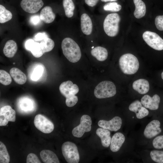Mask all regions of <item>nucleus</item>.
Listing matches in <instances>:
<instances>
[{"label":"nucleus","instance_id":"obj_31","mask_svg":"<svg viewBox=\"0 0 163 163\" xmlns=\"http://www.w3.org/2000/svg\"><path fill=\"white\" fill-rule=\"evenodd\" d=\"M12 17L11 13L4 6L0 5V23H4L11 20Z\"/></svg>","mask_w":163,"mask_h":163},{"label":"nucleus","instance_id":"obj_45","mask_svg":"<svg viewBox=\"0 0 163 163\" xmlns=\"http://www.w3.org/2000/svg\"><path fill=\"white\" fill-rule=\"evenodd\" d=\"M94 48V46H92V47H91V48L92 49H93Z\"/></svg>","mask_w":163,"mask_h":163},{"label":"nucleus","instance_id":"obj_13","mask_svg":"<svg viewBox=\"0 0 163 163\" xmlns=\"http://www.w3.org/2000/svg\"><path fill=\"white\" fill-rule=\"evenodd\" d=\"M36 107L34 101L28 97H21L18 101V111L22 114H27L33 112L35 110Z\"/></svg>","mask_w":163,"mask_h":163},{"label":"nucleus","instance_id":"obj_8","mask_svg":"<svg viewBox=\"0 0 163 163\" xmlns=\"http://www.w3.org/2000/svg\"><path fill=\"white\" fill-rule=\"evenodd\" d=\"M128 109L130 112L134 113L131 118L134 120H142L149 116V110L138 100H136L131 103L129 106Z\"/></svg>","mask_w":163,"mask_h":163},{"label":"nucleus","instance_id":"obj_25","mask_svg":"<svg viewBox=\"0 0 163 163\" xmlns=\"http://www.w3.org/2000/svg\"><path fill=\"white\" fill-rule=\"evenodd\" d=\"M17 50L18 46L16 42L13 40H9L5 43L3 53L6 57L12 58L15 54Z\"/></svg>","mask_w":163,"mask_h":163},{"label":"nucleus","instance_id":"obj_35","mask_svg":"<svg viewBox=\"0 0 163 163\" xmlns=\"http://www.w3.org/2000/svg\"><path fill=\"white\" fill-rule=\"evenodd\" d=\"M121 8L120 5L115 2L107 3L103 7L104 10L113 12L119 11L121 9Z\"/></svg>","mask_w":163,"mask_h":163},{"label":"nucleus","instance_id":"obj_26","mask_svg":"<svg viewBox=\"0 0 163 163\" xmlns=\"http://www.w3.org/2000/svg\"><path fill=\"white\" fill-rule=\"evenodd\" d=\"M91 55L95 57L97 60L103 61L107 59L108 52L104 47L98 46L92 49L91 51Z\"/></svg>","mask_w":163,"mask_h":163},{"label":"nucleus","instance_id":"obj_4","mask_svg":"<svg viewBox=\"0 0 163 163\" xmlns=\"http://www.w3.org/2000/svg\"><path fill=\"white\" fill-rule=\"evenodd\" d=\"M119 65L123 73L127 75L135 73L139 67V63L137 57L129 53L124 54L120 57Z\"/></svg>","mask_w":163,"mask_h":163},{"label":"nucleus","instance_id":"obj_42","mask_svg":"<svg viewBox=\"0 0 163 163\" xmlns=\"http://www.w3.org/2000/svg\"><path fill=\"white\" fill-rule=\"evenodd\" d=\"M99 0H85V3L89 6L94 7L97 3Z\"/></svg>","mask_w":163,"mask_h":163},{"label":"nucleus","instance_id":"obj_38","mask_svg":"<svg viewBox=\"0 0 163 163\" xmlns=\"http://www.w3.org/2000/svg\"><path fill=\"white\" fill-rule=\"evenodd\" d=\"M155 24L158 30H163V15L158 16L156 17Z\"/></svg>","mask_w":163,"mask_h":163},{"label":"nucleus","instance_id":"obj_15","mask_svg":"<svg viewBox=\"0 0 163 163\" xmlns=\"http://www.w3.org/2000/svg\"><path fill=\"white\" fill-rule=\"evenodd\" d=\"M16 119V112L9 105L2 107L0 109V126H5L8 121L14 122Z\"/></svg>","mask_w":163,"mask_h":163},{"label":"nucleus","instance_id":"obj_30","mask_svg":"<svg viewBox=\"0 0 163 163\" xmlns=\"http://www.w3.org/2000/svg\"><path fill=\"white\" fill-rule=\"evenodd\" d=\"M40 44L44 53L52 50L55 45L53 40L49 38H46L41 40Z\"/></svg>","mask_w":163,"mask_h":163},{"label":"nucleus","instance_id":"obj_43","mask_svg":"<svg viewBox=\"0 0 163 163\" xmlns=\"http://www.w3.org/2000/svg\"><path fill=\"white\" fill-rule=\"evenodd\" d=\"M102 2H112L116 1L117 0H101Z\"/></svg>","mask_w":163,"mask_h":163},{"label":"nucleus","instance_id":"obj_10","mask_svg":"<svg viewBox=\"0 0 163 163\" xmlns=\"http://www.w3.org/2000/svg\"><path fill=\"white\" fill-rule=\"evenodd\" d=\"M91 117L87 115H83L81 118L80 124L72 129V134L76 137H82L85 132L91 130Z\"/></svg>","mask_w":163,"mask_h":163},{"label":"nucleus","instance_id":"obj_12","mask_svg":"<svg viewBox=\"0 0 163 163\" xmlns=\"http://www.w3.org/2000/svg\"><path fill=\"white\" fill-rule=\"evenodd\" d=\"M123 122V120L120 117L116 116L109 120H101L98 122V125L100 127L116 132L121 128Z\"/></svg>","mask_w":163,"mask_h":163},{"label":"nucleus","instance_id":"obj_1","mask_svg":"<svg viewBox=\"0 0 163 163\" xmlns=\"http://www.w3.org/2000/svg\"><path fill=\"white\" fill-rule=\"evenodd\" d=\"M161 123L160 120L153 119L149 121L142 129L139 138V143L146 145L162 131Z\"/></svg>","mask_w":163,"mask_h":163},{"label":"nucleus","instance_id":"obj_16","mask_svg":"<svg viewBox=\"0 0 163 163\" xmlns=\"http://www.w3.org/2000/svg\"><path fill=\"white\" fill-rule=\"evenodd\" d=\"M140 101L142 105L147 109L155 111L159 108L160 98L157 94H154L152 97L145 94L142 97Z\"/></svg>","mask_w":163,"mask_h":163},{"label":"nucleus","instance_id":"obj_14","mask_svg":"<svg viewBox=\"0 0 163 163\" xmlns=\"http://www.w3.org/2000/svg\"><path fill=\"white\" fill-rule=\"evenodd\" d=\"M141 156L144 161L147 159L155 163H163V150L154 149H144L141 152Z\"/></svg>","mask_w":163,"mask_h":163},{"label":"nucleus","instance_id":"obj_44","mask_svg":"<svg viewBox=\"0 0 163 163\" xmlns=\"http://www.w3.org/2000/svg\"><path fill=\"white\" fill-rule=\"evenodd\" d=\"M161 77L162 79L163 80V71L162 72L161 74Z\"/></svg>","mask_w":163,"mask_h":163},{"label":"nucleus","instance_id":"obj_24","mask_svg":"<svg viewBox=\"0 0 163 163\" xmlns=\"http://www.w3.org/2000/svg\"><path fill=\"white\" fill-rule=\"evenodd\" d=\"M10 73L14 81L18 84L23 85L26 82L27 78L25 74L19 69L12 68L10 69Z\"/></svg>","mask_w":163,"mask_h":163},{"label":"nucleus","instance_id":"obj_29","mask_svg":"<svg viewBox=\"0 0 163 163\" xmlns=\"http://www.w3.org/2000/svg\"><path fill=\"white\" fill-rule=\"evenodd\" d=\"M63 5L66 16L69 18L72 17L75 8L72 0H63Z\"/></svg>","mask_w":163,"mask_h":163},{"label":"nucleus","instance_id":"obj_22","mask_svg":"<svg viewBox=\"0 0 163 163\" xmlns=\"http://www.w3.org/2000/svg\"><path fill=\"white\" fill-rule=\"evenodd\" d=\"M40 17L41 21L46 23L49 24L54 21L56 16L51 8L50 6H46L41 10Z\"/></svg>","mask_w":163,"mask_h":163},{"label":"nucleus","instance_id":"obj_21","mask_svg":"<svg viewBox=\"0 0 163 163\" xmlns=\"http://www.w3.org/2000/svg\"><path fill=\"white\" fill-rule=\"evenodd\" d=\"M96 133L101 139L102 145L104 147H108L111 139L110 131L101 127L96 130Z\"/></svg>","mask_w":163,"mask_h":163},{"label":"nucleus","instance_id":"obj_36","mask_svg":"<svg viewBox=\"0 0 163 163\" xmlns=\"http://www.w3.org/2000/svg\"><path fill=\"white\" fill-rule=\"evenodd\" d=\"M43 69L40 66H38L35 68L31 75V78L33 81H37L42 75Z\"/></svg>","mask_w":163,"mask_h":163},{"label":"nucleus","instance_id":"obj_17","mask_svg":"<svg viewBox=\"0 0 163 163\" xmlns=\"http://www.w3.org/2000/svg\"><path fill=\"white\" fill-rule=\"evenodd\" d=\"M44 4L42 0H22L20 3L22 9L31 14L37 12Z\"/></svg>","mask_w":163,"mask_h":163},{"label":"nucleus","instance_id":"obj_18","mask_svg":"<svg viewBox=\"0 0 163 163\" xmlns=\"http://www.w3.org/2000/svg\"><path fill=\"white\" fill-rule=\"evenodd\" d=\"M126 137L123 133L120 132L115 133L111 137L110 149L113 152H118L126 143Z\"/></svg>","mask_w":163,"mask_h":163},{"label":"nucleus","instance_id":"obj_28","mask_svg":"<svg viewBox=\"0 0 163 163\" xmlns=\"http://www.w3.org/2000/svg\"><path fill=\"white\" fill-rule=\"evenodd\" d=\"M147 149L153 148L156 149H163V135H158L150 141L145 145Z\"/></svg>","mask_w":163,"mask_h":163},{"label":"nucleus","instance_id":"obj_5","mask_svg":"<svg viewBox=\"0 0 163 163\" xmlns=\"http://www.w3.org/2000/svg\"><path fill=\"white\" fill-rule=\"evenodd\" d=\"M116 93V87L112 82L105 81L99 83L94 91L95 97L99 99L110 97Z\"/></svg>","mask_w":163,"mask_h":163},{"label":"nucleus","instance_id":"obj_34","mask_svg":"<svg viewBox=\"0 0 163 163\" xmlns=\"http://www.w3.org/2000/svg\"><path fill=\"white\" fill-rule=\"evenodd\" d=\"M32 55L36 58L41 57L44 54L40 43L35 42L30 50Z\"/></svg>","mask_w":163,"mask_h":163},{"label":"nucleus","instance_id":"obj_2","mask_svg":"<svg viewBox=\"0 0 163 163\" xmlns=\"http://www.w3.org/2000/svg\"><path fill=\"white\" fill-rule=\"evenodd\" d=\"M63 55L71 62H78L81 57V52L78 45L73 39L69 37L64 39L61 44Z\"/></svg>","mask_w":163,"mask_h":163},{"label":"nucleus","instance_id":"obj_41","mask_svg":"<svg viewBox=\"0 0 163 163\" xmlns=\"http://www.w3.org/2000/svg\"><path fill=\"white\" fill-rule=\"evenodd\" d=\"M34 43V40L32 39H30L27 40L25 42V44L26 49L30 51Z\"/></svg>","mask_w":163,"mask_h":163},{"label":"nucleus","instance_id":"obj_27","mask_svg":"<svg viewBox=\"0 0 163 163\" xmlns=\"http://www.w3.org/2000/svg\"><path fill=\"white\" fill-rule=\"evenodd\" d=\"M135 6L134 12L135 17L140 18L144 16L146 13V6L144 2L142 0H133Z\"/></svg>","mask_w":163,"mask_h":163},{"label":"nucleus","instance_id":"obj_32","mask_svg":"<svg viewBox=\"0 0 163 163\" xmlns=\"http://www.w3.org/2000/svg\"><path fill=\"white\" fill-rule=\"evenodd\" d=\"M10 161V156L5 145L0 142V163H8Z\"/></svg>","mask_w":163,"mask_h":163},{"label":"nucleus","instance_id":"obj_37","mask_svg":"<svg viewBox=\"0 0 163 163\" xmlns=\"http://www.w3.org/2000/svg\"><path fill=\"white\" fill-rule=\"evenodd\" d=\"M26 162L27 163H41L37 156L33 153H30L27 155Z\"/></svg>","mask_w":163,"mask_h":163},{"label":"nucleus","instance_id":"obj_20","mask_svg":"<svg viewBox=\"0 0 163 163\" xmlns=\"http://www.w3.org/2000/svg\"><path fill=\"white\" fill-rule=\"evenodd\" d=\"M134 90L140 94L147 93L149 90V85L148 81L144 79H139L135 81L133 84Z\"/></svg>","mask_w":163,"mask_h":163},{"label":"nucleus","instance_id":"obj_9","mask_svg":"<svg viewBox=\"0 0 163 163\" xmlns=\"http://www.w3.org/2000/svg\"><path fill=\"white\" fill-rule=\"evenodd\" d=\"M143 40L153 49L157 50H163V39L155 32L147 31L142 35Z\"/></svg>","mask_w":163,"mask_h":163},{"label":"nucleus","instance_id":"obj_11","mask_svg":"<svg viewBox=\"0 0 163 163\" xmlns=\"http://www.w3.org/2000/svg\"><path fill=\"white\" fill-rule=\"evenodd\" d=\"M34 123L39 130L45 133H49L54 129L53 123L48 119L41 114H38L35 117Z\"/></svg>","mask_w":163,"mask_h":163},{"label":"nucleus","instance_id":"obj_40","mask_svg":"<svg viewBox=\"0 0 163 163\" xmlns=\"http://www.w3.org/2000/svg\"><path fill=\"white\" fill-rule=\"evenodd\" d=\"M40 21V16L38 15H34L32 16L30 18V23L34 25H37L39 24Z\"/></svg>","mask_w":163,"mask_h":163},{"label":"nucleus","instance_id":"obj_3","mask_svg":"<svg viewBox=\"0 0 163 163\" xmlns=\"http://www.w3.org/2000/svg\"><path fill=\"white\" fill-rule=\"evenodd\" d=\"M59 91L66 98V104L69 107L74 106L78 101V98L75 95L79 91L78 86L73 84L70 81H68L62 83L59 87Z\"/></svg>","mask_w":163,"mask_h":163},{"label":"nucleus","instance_id":"obj_7","mask_svg":"<svg viewBox=\"0 0 163 163\" xmlns=\"http://www.w3.org/2000/svg\"><path fill=\"white\" fill-rule=\"evenodd\" d=\"M62 155L68 163H78L80 157L77 147L74 143L69 141L64 142L62 146Z\"/></svg>","mask_w":163,"mask_h":163},{"label":"nucleus","instance_id":"obj_39","mask_svg":"<svg viewBox=\"0 0 163 163\" xmlns=\"http://www.w3.org/2000/svg\"><path fill=\"white\" fill-rule=\"evenodd\" d=\"M46 38H48V36L45 32H39L35 35L34 39L36 41H39Z\"/></svg>","mask_w":163,"mask_h":163},{"label":"nucleus","instance_id":"obj_19","mask_svg":"<svg viewBox=\"0 0 163 163\" xmlns=\"http://www.w3.org/2000/svg\"><path fill=\"white\" fill-rule=\"evenodd\" d=\"M81 27L82 31L86 35L90 34L92 30V23L91 18L86 14L84 13L81 17Z\"/></svg>","mask_w":163,"mask_h":163},{"label":"nucleus","instance_id":"obj_23","mask_svg":"<svg viewBox=\"0 0 163 163\" xmlns=\"http://www.w3.org/2000/svg\"><path fill=\"white\" fill-rule=\"evenodd\" d=\"M42 161L45 163H59V161L56 155L49 150H43L40 153Z\"/></svg>","mask_w":163,"mask_h":163},{"label":"nucleus","instance_id":"obj_6","mask_svg":"<svg viewBox=\"0 0 163 163\" xmlns=\"http://www.w3.org/2000/svg\"><path fill=\"white\" fill-rule=\"evenodd\" d=\"M120 18L116 13L108 14L105 18L103 23V27L106 34L109 36H116L119 32V24Z\"/></svg>","mask_w":163,"mask_h":163},{"label":"nucleus","instance_id":"obj_33","mask_svg":"<svg viewBox=\"0 0 163 163\" xmlns=\"http://www.w3.org/2000/svg\"><path fill=\"white\" fill-rule=\"evenodd\" d=\"M12 79L10 75L6 71L1 69L0 70V82L5 85L10 84Z\"/></svg>","mask_w":163,"mask_h":163}]
</instances>
